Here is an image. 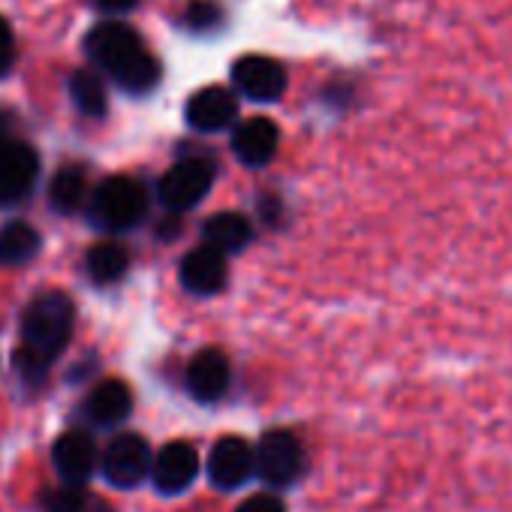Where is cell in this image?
Masks as SVG:
<instances>
[{
	"label": "cell",
	"instance_id": "obj_23",
	"mask_svg": "<svg viewBox=\"0 0 512 512\" xmlns=\"http://www.w3.org/2000/svg\"><path fill=\"white\" fill-rule=\"evenodd\" d=\"M184 25L190 31H211L220 25V7L214 0H190V7L184 10Z\"/></svg>",
	"mask_w": 512,
	"mask_h": 512
},
{
	"label": "cell",
	"instance_id": "obj_8",
	"mask_svg": "<svg viewBox=\"0 0 512 512\" xmlns=\"http://www.w3.org/2000/svg\"><path fill=\"white\" fill-rule=\"evenodd\" d=\"M232 85L253 103H275L287 91V70L266 55H244L232 67Z\"/></svg>",
	"mask_w": 512,
	"mask_h": 512
},
{
	"label": "cell",
	"instance_id": "obj_6",
	"mask_svg": "<svg viewBox=\"0 0 512 512\" xmlns=\"http://www.w3.org/2000/svg\"><path fill=\"white\" fill-rule=\"evenodd\" d=\"M256 473V446H250L244 437H220L211 446L208 455V479L220 491H235L241 488L250 476Z\"/></svg>",
	"mask_w": 512,
	"mask_h": 512
},
{
	"label": "cell",
	"instance_id": "obj_27",
	"mask_svg": "<svg viewBox=\"0 0 512 512\" xmlns=\"http://www.w3.org/2000/svg\"><path fill=\"white\" fill-rule=\"evenodd\" d=\"M13 145V136H10V115L0 112V160H4L7 148Z\"/></svg>",
	"mask_w": 512,
	"mask_h": 512
},
{
	"label": "cell",
	"instance_id": "obj_24",
	"mask_svg": "<svg viewBox=\"0 0 512 512\" xmlns=\"http://www.w3.org/2000/svg\"><path fill=\"white\" fill-rule=\"evenodd\" d=\"M235 512H287V506H284L281 497H275V494L266 491V494H250V497H244Z\"/></svg>",
	"mask_w": 512,
	"mask_h": 512
},
{
	"label": "cell",
	"instance_id": "obj_16",
	"mask_svg": "<svg viewBox=\"0 0 512 512\" xmlns=\"http://www.w3.org/2000/svg\"><path fill=\"white\" fill-rule=\"evenodd\" d=\"M250 238H253V226L238 211H220V214H211L202 223V241H205V247H214L223 256L244 250Z\"/></svg>",
	"mask_w": 512,
	"mask_h": 512
},
{
	"label": "cell",
	"instance_id": "obj_26",
	"mask_svg": "<svg viewBox=\"0 0 512 512\" xmlns=\"http://www.w3.org/2000/svg\"><path fill=\"white\" fill-rule=\"evenodd\" d=\"M94 4L103 13H127V10H133L139 4V0H94Z\"/></svg>",
	"mask_w": 512,
	"mask_h": 512
},
{
	"label": "cell",
	"instance_id": "obj_13",
	"mask_svg": "<svg viewBox=\"0 0 512 512\" xmlns=\"http://www.w3.org/2000/svg\"><path fill=\"white\" fill-rule=\"evenodd\" d=\"M281 145V130L269 118H247L232 133V154L244 166H266L275 160Z\"/></svg>",
	"mask_w": 512,
	"mask_h": 512
},
{
	"label": "cell",
	"instance_id": "obj_20",
	"mask_svg": "<svg viewBox=\"0 0 512 512\" xmlns=\"http://www.w3.org/2000/svg\"><path fill=\"white\" fill-rule=\"evenodd\" d=\"M85 266H88V275L94 284H115L130 269V253L115 241H100L88 250Z\"/></svg>",
	"mask_w": 512,
	"mask_h": 512
},
{
	"label": "cell",
	"instance_id": "obj_1",
	"mask_svg": "<svg viewBox=\"0 0 512 512\" xmlns=\"http://www.w3.org/2000/svg\"><path fill=\"white\" fill-rule=\"evenodd\" d=\"M73 317H76L73 302L64 293L52 290L37 296L22 317V338H25L22 350H28L31 356L49 365L67 347L73 335Z\"/></svg>",
	"mask_w": 512,
	"mask_h": 512
},
{
	"label": "cell",
	"instance_id": "obj_21",
	"mask_svg": "<svg viewBox=\"0 0 512 512\" xmlns=\"http://www.w3.org/2000/svg\"><path fill=\"white\" fill-rule=\"evenodd\" d=\"M70 97L79 106V112H85L91 118H103L106 115V88H103V82L94 73H88V70L73 73Z\"/></svg>",
	"mask_w": 512,
	"mask_h": 512
},
{
	"label": "cell",
	"instance_id": "obj_9",
	"mask_svg": "<svg viewBox=\"0 0 512 512\" xmlns=\"http://www.w3.org/2000/svg\"><path fill=\"white\" fill-rule=\"evenodd\" d=\"M199 473V452L184 443V440H172L166 443L151 464V482L160 494H181L193 485Z\"/></svg>",
	"mask_w": 512,
	"mask_h": 512
},
{
	"label": "cell",
	"instance_id": "obj_10",
	"mask_svg": "<svg viewBox=\"0 0 512 512\" xmlns=\"http://www.w3.org/2000/svg\"><path fill=\"white\" fill-rule=\"evenodd\" d=\"M232 383V368L226 353H220L217 347H205L199 350L190 365H187V389L196 401L202 404H214L226 395Z\"/></svg>",
	"mask_w": 512,
	"mask_h": 512
},
{
	"label": "cell",
	"instance_id": "obj_14",
	"mask_svg": "<svg viewBox=\"0 0 512 512\" xmlns=\"http://www.w3.org/2000/svg\"><path fill=\"white\" fill-rule=\"evenodd\" d=\"M187 124L199 133H217L226 130L238 118V100L226 88H202L187 100Z\"/></svg>",
	"mask_w": 512,
	"mask_h": 512
},
{
	"label": "cell",
	"instance_id": "obj_3",
	"mask_svg": "<svg viewBox=\"0 0 512 512\" xmlns=\"http://www.w3.org/2000/svg\"><path fill=\"white\" fill-rule=\"evenodd\" d=\"M308 467V455L302 440L287 431L275 428L263 434L260 446H256V476H260L269 488H290L302 479Z\"/></svg>",
	"mask_w": 512,
	"mask_h": 512
},
{
	"label": "cell",
	"instance_id": "obj_12",
	"mask_svg": "<svg viewBox=\"0 0 512 512\" xmlns=\"http://www.w3.org/2000/svg\"><path fill=\"white\" fill-rule=\"evenodd\" d=\"M178 278H181L184 290H190L193 296H214L226 287V278H229L226 256L217 253L214 247L202 244L181 260Z\"/></svg>",
	"mask_w": 512,
	"mask_h": 512
},
{
	"label": "cell",
	"instance_id": "obj_7",
	"mask_svg": "<svg viewBox=\"0 0 512 512\" xmlns=\"http://www.w3.org/2000/svg\"><path fill=\"white\" fill-rule=\"evenodd\" d=\"M151 449L139 434H118L103 455V473L115 488H136L151 473Z\"/></svg>",
	"mask_w": 512,
	"mask_h": 512
},
{
	"label": "cell",
	"instance_id": "obj_18",
	"mask_svg": "<svg viewBox=\"0 0 512 512\" xmlns=\"http://www.w3.org/2000/svg\"><path fill=\"white\" fill-rule=\"evenodd\" d=\"M40 232L25 223V220H13L0 229V263L4 266H22L28 260H34L40 250Z\"/></svg>",
	"mask_w": 512,
	"mask_h": 512
},
{
	"label": "cell",
	"instance_id": "obj_17",
	"mask_svg": "<svg viewBox=\"0 0 512 512\" xmlns=\"http://www.w3.org/2000/svg\"><path fill=\"white\" fill-rule=\"evenodd\" d=\"M130 410H133V395H130L127 383H121V380L100 383L88 398V416L97 425H118L130 416Z\"/></svg>",
	"mask_w": 512,
	"mask_h": 512
},
{
	"label": "cell",
	"instance_id": "obj_22",
	"mask_svg": "<svg viewBox=\"0 0 512 512\" xmlns=\"http://www.w3.org/2000/svg\"><path fill=\"white\" fill-rule=\"evenodd\" d=\"M46 509L49 512H91V506H100L94 497H88L82 488L76 485H64V488H55L43 497Z\"/></svg>",
	"mask_w": 512,
	"mask_h": 512
},
{
	"label": "cell",
	"instance_id": "obj_25",
	"mask_svg": "<svg viewBox=\"0 0 512 512\" xmlns=\"http://www.w3.org/2000/svg\"><path fill=\"white\" fill-rule=\"evenodd\" d=\"M13 55H16V43H13V31L10 25L0 19V76L10 73L13 67Z\"/></svg>",
	"mask_w": 512,
	"mask_h": 512
},
{
	"label": "cell",
	"instance_id": "obj_5",
	"mask_svg": "<svg viewBox=\"0 0 512 512\" xmlns=\"http://www.w3.org/2000/svg\"><path fill=\"white\" fill-rule=\"evenodd\" d=\"M85 52H88V58L94 64H100L115 79L124 67H130L148 49L142 46L139 34L130 25H124V22H100L97 28L88 31Z\"/></svg>",
	"mask_w": 512,
	"mask_h": 512
},
{
	"label": "cell",
	"instance_id": "obj_19",
	"mask_svg": "<svg viewBox=\"0 0 512 512\" xmlns=\"http://www.w3.org/2000/svg\"><path fill=\"white\" fill-rule=\"evenodd\" d=\"M85 196H88V175H85V169L76 166V163L61 166L58 175L52 178V187H49L52 208L61 211V214H76L85 205Z\"/></svg>",
	"mask_w": 512,
	"mask_h": 512
},
{
	"label": "cell",
	"instance_id": "obj_4",
	"mask_svg": "<svg viewBox=\"0 0 512 512\" xmlns=\"http://www.w3.org/2000/svg\"><path fill=\"white\" fill-rule=\"evenodd\" d=\"M211 184H214V163L205 157H184L160 178L157 193L169 211L181 214L196 208L208 196Z\"/></svg>",
	"mask_w": 512,
	"mask_h": 512
},
{
	"label": "cell",
	"instance_id": "obj_2",
	"mask_svg": "<svg viewBox=\"0 0 512 512\" xmlns=\"http://www.w3.org/2000/svg\"><path fill=\"white\" fill-rule=\"evenodd\" d=\"M148 211V193L136 178L112 175L91 196V217L103 229H133Z\"/></svg>",
	"mask_w": 512,
	"mask_h": 512
},
{
	"label": "cell",
	"instance_id": "obj_11",
	"mask_svg": "<svg viewBox=\"0 0 512 512\" xmlns=\"http://www.w3.org/2000/svg\"><path fill=\"white\" fill-rule=\"evenodd\" d=\"M37 172H40L37 151L28 142L13 139L4 160H0V205H13L25 199L37 181Z\"/></svg>",
	"mask_w": 512,
	"mask_h": 512
},
{
	"label": "cell",
	"instance_id": "obj_15",
	"mask_svg": "<svg viewBox=\"0 0 512 512\" xmlns=\"http://www.w3.org/2000/svg\"><path fill=\"white\" fill-rule=\"evenodd\" d=\"M52 458H55V467L58 473L70 482V485H79L85 482L94 467H97V446H94V437L88 431H64L58 440H55V449H52Z\"/></svg>",
	"mask_w": 512,
	"mask_h": 512
}]
</instances>
